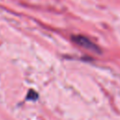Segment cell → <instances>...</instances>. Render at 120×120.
Here are the masks:
<instances>
[{"label": "cell", "mask_w": 120, "mask_h": 120, "mask_svg": "<svg viewBox=\"0 0 120 120\" xmlns=\"http://www.w3.org/2000/svg\"><path fill=\"white\" fill-rule=\"evenodd\" d=\"M72 39L78 45H80V46H82V47H83L87 50H90V51H92L94 52H97V53L100 52L99 48L96 44H94L89 38H87L83 36H74V37H72Z\"/></svg>", "instance_id": "obj_1"}]
</instances>
